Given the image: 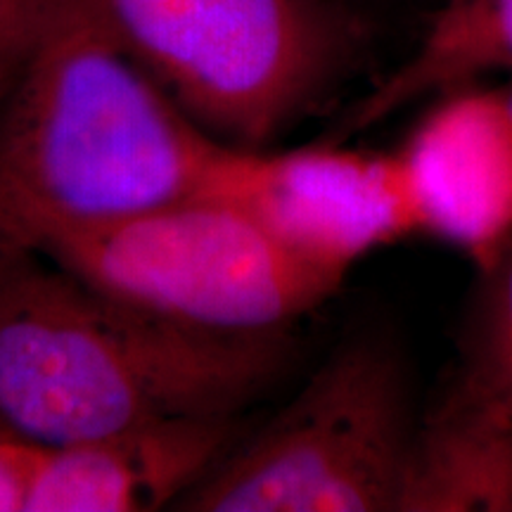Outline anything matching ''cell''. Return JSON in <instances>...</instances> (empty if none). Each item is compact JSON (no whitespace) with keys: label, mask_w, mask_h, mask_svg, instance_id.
Masks as SVG:
<instances>
[{"label":"cell","mask_w":512,"mask_h":512,"mask_svg":"<svg viewBox=\"0 0 512 512\" xmlns=\"http://www.w3.org/2000/svg\"><path fill=\"white\" fill-rule=\"evenodd\" d=\"M223 147L128 57L86 0H53L0 102V252L43 254L202 195Z\"/></svg>","instance_id":"obj_1"},{"label":"cell","mask_w":512,"mask_h":512,"mask_svg":"<svg viewBox=\"0 0 512 512\" xmlns=\"http://www.w3.org/2000/svg\"><path fill=\"white\" fill-rule=\"evenodd\" d=\"M287 332L226 335L0 252V425L57 448L166 418H235L290 366Z\"/></svg>","instance_id":"obj_2"},{"label":"cell","mask_w":512,"mask_h":512,"mask_svg":"<svg viewBox=\"0 0 512 512\" xmlns=\"http://www.w3.org/2000/svg\"><path fill=\"white\" fill-rule=\"evenodd\" d=\"M128 57L216 143L266 150L361 55L342 0H86Z\"/></svg>","instance_id":"obj_3"},{"label":"cell","mask_w":512,"mask_h":512,"mask_svg":"<svg viewBox=\"0 0 512 512\" xmlns=\"http://www.w3.org/2000/svg\"><path fill=\"white\" fill-rule=\"evenodd\" d=\"M418 422L401 351L356 335L174 510L401 512Z\"/></svg>","instance_id":"obj_4"},{"label":"cell","mask_w":512,"mask_h":512,"mask_svg":"<svg viewBox=\"0 0 512 512\" xmlns=\"http://www.w3.org/2000/svg\"><path fill=\"white\" fill-rule=\"evenodd\" d=\"M43 256L121 302L226 335L287 332L342 285L235 204L207 195L64 240Z\"/></svg>","instance_id":"obj_5"},{"label":"cell","mask_w":512,"mask_h":512,"mask_svg":"<svg viewBox=\"0 0 512 512\" xmlns=\"http://www.w3.org/2000/svg\"><path fill=\"white\" fill-rule=\"evenodd\" d=\"M202 195L230 202L304 264L344 283L375 249L420 233L399 155L311 145L223 147Z\"/></svg>","instance_id":"obj_6"},{"label":"cell","mask_w":512,"mask_h":512,"mask_svg":"<svg viewBox=\"0 0 512 512\" xmlns=\"http://www.w3.org/2000/svg\"><path fill=\"white\" fill-rule=\"evenodd\" d=\"M396 155L420 233L458 247L484 273L512 238V114L501 88L448 91Z\"/></svg>","instance_id":"obj_7"},{"label":"cell","mask_w":512,"mask_h":512,"mask_svg":"<svg viewBox=\"0 0 512 512\" xmlns=\"http://www.w3.org/2000/svg\"><path fill=\"white\" fill-rule=\"evenodd\" d=\"M238 439L240 415L166 418L48 448L27 512L174 510Z\"/></svg>","instance_id":"obj_8"},{"label":"cell","mask_w":512,"mask_h":512,"mask_svg":"<svg viewBox=\"0 0 512 512\" xmlns=\"http://www.w3.org/2000/svg\"><path fill=\"white\" fill-rule=\"evenodd\" d=\"M501 69H512V0H453L415 53L358 100L337 136H356L415 100L456 91Z\"/></svg>","instance_id":"obj_9"},{"label":"cell","mask_w":512,"mask_h":512,"mask_svg":"<svg viewBox=\"0 0 512 512\" xmlns=\"http://www.w3.org/2000/svg\"><path fill=\"white\" fill-rule=\"evenodd\" d=\"M441 394L512 441V238L482 273L463 354Z\"/></svg>","instance_id":"obj_10"},{"label":"cell","mask_w":512,"mask_h":512,"mask_svg":"<svg viewBox=\"0 0 512 512\" xmlns=\"http://www.w3.org/2000/svg\"><path fill=\"white\" fill-rule=\"evenodd\" d=\"M53 0H0V102L34 53Z\"/></svg>","instance_id":"obj_11"},{"label":"cell","mask_w":512,"mask_h":512,"mask_svg":"<svg viewBox=\"0 0 512 512\" xmlns=\"http://www.w3.org/2000/svg\"><path fill=\"white\" fill-rule=\"evenodd\" d=\"M48 448L0 425V512H27Z\"/></svg>","instance_id":"obj_12"},{"label":"cell","mask_w":512,"mask_h":512,"mask_svg":"<svg viewBox=\"0 0 512 512\" xmlns=\"http://www.w3.org/2000/svg\"><path fill=\"white\" fill-rule=\"evenodd\" d=\"M501 91H503L505 105H508V110H510V114H512V83H510V86H505V88H501Z\"/></svg>","instance_id":"obj_13"},{"label":"cell","mask_w":512,"mask_h":512,"mask_svg":"<svg viewBox=\"0 0 512 512\" xmlns=\"http://www.w3.org/2000/svg\"><path fill=\"white\" fill-rule=\"evenodd\" d=\"M446 3H453V0H446Z\"/></svg>","instance_id":"obj_14"}]
</instances>
